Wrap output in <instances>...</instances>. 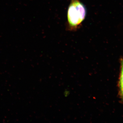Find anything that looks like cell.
<instances>
[{
  "mask_svg": "<svg viewBox=\"0 0 123 123\" xmlns=\"http://www.w3.org/2000/svg\"><path fill=\"white\" fill-rule=\"evenodd\" d=\"M120 91L121 95L123 98V60L121 63V76L120 78Z\"/></svg>",
  "mask_w": 123,
  "mask_h": 123,
  "instance_id": "cell-2",
  "label": "cell"
},
{
  "mask_svg": "<svg viewBox=\"0 0 123 123\" xmlns=\"http://www.w3.org/2000/svg\"><path fill=\"white\" fill-rule=\"evenodd\" d=\"M86 10L80 0H70L67 12V30L70 31L77 30L85 19Z\"/></svg>",
  "mask_w": 123,
  "mask_h": 123,
  "instance_id": "cell-1",
  "label": "cell"
}]
</instances>
